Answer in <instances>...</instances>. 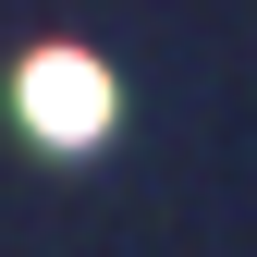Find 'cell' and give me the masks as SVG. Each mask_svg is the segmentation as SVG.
Returning <instances> with one entry per match:
<instances>
[{
    "mask_svg": "<svg viewBox=\"0 0 257 257\" xmlns=\"http://www.w3.org/2000/svg\"><path fill=\"white\" fill-rule=\"evenodd\" d=\"M25 122H37L49 147H86L110 122V74L86 49H37V61H25Z\"/></svg>",
    "mask_w": 257,
    "mask_h": 257,
    "instance_id": "cell-1",
    "label": "cell"
}]
</instances>
